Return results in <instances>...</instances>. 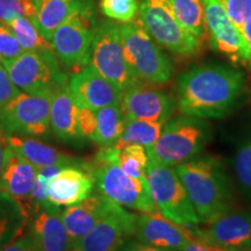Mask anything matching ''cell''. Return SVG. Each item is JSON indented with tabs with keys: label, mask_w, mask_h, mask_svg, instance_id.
<instances>
[{
	"label": "cell",
	"mask_w": 251,
	"mask_h": 251,
	"mask_svg": "<svg viewBox=\"0 0 251 251\" xmlns=\"http://www.w3.org/2000/svg\"><path fill=\"white\" fill-rule=\"evenodd\" d=\"M246 87L242 71L221 64L196 65L177 81L178 107L185 115L221 119L236 106Z\"/></svg>",
	"instance_id": "obj_1"
},
{
	"label": "cell",
	"mask_w": 251,
	"mask_h": 251,
	"mask_svg": "<svg viewBox=\"0 0 251 251\" xmlns=\"http://www.w3.org/2000/svg\"><path fill=\"white\" fill-rule=\"evenodd\" d=\"M200 224L208 225L231 212L233 187L221 159L206 155L175 166Z\"/></svg>",
	"instance_id": "obj_2"
},
{
	"label": "cell",
	"mask_w": 251,
	"mask_h": 251,
	"mask_svg": "<svg viewBox=\"0 0 251 251\" xmlns=\"http://www.w3.org/2000/svg\"><path fill=\"white\" fill-rule=\"evenodd\" d=\"M211 139L208 122L185 115L166 121L156 143L146 151L149 161L176 166L197 157Z\"/></svg>",
	"instance_id": "obj_3"
},
{
	"label": "cell",
	"mask_w": 251,
	"mask_h": 251,
	"mask_svg": "<svg viewBox=\"0 0 251 251\" xmlns=\"http://www.w3.org/2000/svg\"><path fill=\"white\" fill-rule=\"evenodd\" d=\"M126 61L141 83L163 85L171 79L174 65L135 18L119 24Z\"/></svg>",
	"instance_id": "obj_4"
},
{
	"label": "cell",
	"mask_w": 251,
	"mask_h": 251,
	"mask_svg": "<svg viewBox=\"0 0 251 251\" xmlns=\"http://www.w3.org/2000/svg\"><path fill=\"white\" fill-rule=\"evenodd\" d=\"M137 19L151 39L172 54L191 57L202 50L203 40L178 23L169 0H141Z\"/></svg>",
	"instance_id": "obj_5"
},
{
	"label": "cell",
	"mask_w": 251,
	"mask_h": 251,
	"mask_svg": "<svg viewBox=\"0 0 251 251\" xmlns=\"http://www.w3.org/2000/svg\"><path fill=\"white\" fill-rule=\"evenodd\" d=\"M92 175L99 193L119 206L141 213H158L147 178L126 175L119 166L118 158L93 162Z\"/></svg>",
	"instance_id": "obj_6"
},
{
	"label": "cell",
	"mask_w": 251,
	"mask_h": 251,
	"mask_svg": "<svg viewBox=\"0 0 251 251\" xmlns=\"http://www.w3.org/2000/svg\"><path fill=\"white\" fill-rule=\"evenodd\" d=\"M52 92H19L0 109V141L7 135L46 136L50 130Z\"/></svg>",
	"instance_id": "obj_7"
},
{
	"label": "cell",
	"mask_w": 251,
	"mask_h": 251,
	"mask_svg": "<svg viewBox=\"0 0 251 251\" xmlns=\"http://www.w3.org/2000/svg\"><path fill=\"white\" fill-rule=\"evenodd\" d=\"M147 180L153 201L164 218L190 228L200 224L175 168L148 161Z\"/></svg>",
	"instance_id": "obj_8"
},
{
	"label": "cell",
	"mask_w": 251,
	"mask_h": 251,
	"mask_svg": "<svg viewBox=\"0 0 251 251\" xmlns=\"http://www.w3.org/2000/svg\"><path fill=\"white\" fill-rule=\"evenodd\" d=\"M89 65L122 91L141 83L126 61L119 24L112 20L103 21L96 28Z\"/></svg>",
	"instance_id": "obj_9"
},
{
	"label": "cell",
	"mask_w": 251,
	"mask_h": 251,
	"mask_svg": "<svg viewBox=\"0 0 251 251\" xmlns=\"http://www.w3.org/2000/svg\"><path fill=\"white\" fill-rule=\"evenodd\" d=\"M9 78L21 92H52L68 83L59 70L55 52L24 51L11 61L2 62Z\"/></svg>",
	"instance_id": "obj_10"
},
{
	"label": "cell",
	"mask_w": 251,
	"mask_h": 251,
	"mask_svg": "<svg viewBox=\"0 0 251 251\" xmlns=\"http://www.w3.org/2000/svg\"><path fill=\"white\" fill-rule=\"evenodd\" d=\"M96 28L91 4L72 14L50 37L49 42L56 57L69 68L89 64L91 43Z\"/></svg>",
	"instance_id": "obj_11"
},
{
	"label": "cell",
	"mask_w": 251,
	"mask_h": 251,
	"mask_svg": "<svg viewBox=\"0 0 251 251\" xmlns=\"http://www.w3.org/2000/svg\"><path fill=\"white\" fill-rule=\"evenodd\" d=\"M207 35L212 47L235 64L250 63V50L241 31L231 24L220 0H201Z\"/></svg>",
	"instance_id": "obj_12"
},
{
	"label": "cell",
	"mask_w": 251,
	"mask_h": 251,
	"mask_svg": "<svg viewBox=\"0 0 251 251\" xmlns=\"http://www.w3.org/2000/svg\"><path fill=\"white\" fill-rule=\"evenodd\" d=\"M37 169L20 153L5 146L0 172V198L13 201L24 219H31L29 197Z\"/></svg>",
	"instance_id": "obj_13"
},
{
	"label": "cell",
	"mask_w": 251,
	"mask_h": 251,
	"mask_svg": "<svg viewBox=\"0 0 251 251\" xmlns=\"http://www.w3.org/2000/svg\"><path fill=\"white\" fill-rule=\"evenodd\" d=\"M136 214L117 205L78 242L74 251H119L135 235Z\"/></svg>",
	"instance_id": "obj_14"
},
{
	"label": "cell",
	"mask_w": 251,
	"mask_h": 251,
	"mask_svg": "<svg viewBox=\"0 0 251 251\" xmlns=\"http://www.w3.org/2000/svg\"><path fill=\"white\" fill-rule=\"evenodd\" d=\"M120 106L126 119L165 124L174 114L176 103L164 91L137 83L122 91Z\"/></svg>",
	"instance_id": "obj_15"
},
{
	"label": "cell",
	"mask_w": 251,
	"mask_h": 251,
	"mask_svg": "<svg viewBox=\"0 0 251 251\" xmlns=\"http://www.w3.org/2000/svg\"><path fill=\"white\" fill-rule=\"evenodd\" d=\"M135 236L140 243L170 251H179L198 237L193 228L176 224L158 213L137 215Z\"/></svg>",
	"instance_id": "obj_16"
},
{
	"label": "cell",
	"mask_w": 251,
	"mask_h": 251,
	"mask_svg": "<svg viewBox=\"0 0 251 251\" xmlns=\"http://www.w3.org/2000/svg\"><path fill=\"white\" fill-rule=\"evenodd\" d=\"M196 235L213 246L231 251H251V212L228 213L208 227H193Z\"/></svg>",
	"instance_id": "obj_17"
},
{
	"label": "cell",
	"mask_w": 251,
	"mask_h": 251,
	"mask_svg": "<svg viewBox=\"0 0 251 251\" xmlns=\"http://www.w3.org/2000/svg\"><path fill=\"white\" fill-rule=\"evenodd\" d=\"M68 85L77 101L93 111L121 103L122 90L89 64L75 72Z\"/></svg>",
	"instance_id": "obj_18"
},
{
	"label": "cell",
	"mask_w": 251,
	"mask_h": 251,
	"mask_svg": "<svg viewBox=\"0 0 251 251\" xmlns=\"http://www.w3.org/2000/svg\"><path fill=\"white\" fill-rule=\"evenodd\" d=\"M93 186L91 163L63 166L48 183L49 201L58 207L75 205L90 196Z\"/></svg>",
	"instance_id": "obj_19"
},
{
	"label": "cell",
	"mask_w": 251,
	"mask_h": 251,
	"mask_svg": "<svg viewBox=\"0 0 251 251\" xmlns=\"http://www.w3.org/2000/svg\"><path fill=\"white\" fill-rule=\"evenodd\" d=\"M117 205L118 203L113 202L102 194L94 193L75 205L68 206V208L61 213V216L70 241L71 250Z\"/></svg>",
	"instance_id": "obj_20"
},
{
	"label": "cell",
	"mask_w": 251,
	"mask_h": 251,
	"mask_svg": "<svg viewBox=\"0 0 251 251\" xmlns=\"http://www.w3.org/2000/svg\"><path fill=\"white\" fill-rule=\"evenodd\" d=\"M61 209L55 206L43 209L31 219L29 234L35 251H70V241L64 225Z\"/></svg>",
	"instance_id": "obj_21"
},
{
	"label": "cell",
	"mask_w": 251,
	"mask_h": 251,
	"mask_svg": "<svg viewBox=\"0 0 251 251\" xmlns=\"http://www.w3.org/2000/svg\"><path fill=\"white\" fill-rule=\"evenodd\" d=\"M79 103L69 89L68 83L56 87L50 100V129L64 142H76L81 139L78 128Z\"/></svg>",
	"instance_id": "obj_22"
},
{
	"label": "cell",
	"mask_w": 251,
	"mask_h": 251,
	"mask_svg": "<svg viewBox=\"0 0 251 251\" xmlns=\"http://www.w3.org/2000/svg\"><path fill=\"white\" fill-rule=\"evenodd\" d=\"M4 146L11 147L36 169L54 165H77L86 162L81 158L61 152L54 147L41 142L31 136L7 135L4 137Z\"/></svg>",
	"instance_id": "obj_23"
},
{
	"label": "cell",
	"mask_w": 251,
	"mask_h": 251,
	"mask_svg": "<svg viewBox=\"0 0 251 251\" xmlns=\"http://www.w3.org/2000/svg\"><path fill=\"white\" fill-rule=\"evenodd\" d=\"M89 0H37L35 17L31 21L42 36L50 41L52 33L86 5Z\"/></svg>",
	"instance_id": "obj_24"
},
{
	"label": "cell",
	"mask_w": 251,
	"mask_h": 251,
	"mask_svg": "<svg viewBox=\"0 0 251 251\" xmlns=\"http://www.w3.org/2000/svg\"><path fill=\"white\" fill-rule=\"evenodd\" d=\"M96 118L97 127L91 141L101 147L117 143L126 127V117L121 106H107L97 109Z\"/></svg>",
	"instance_id": "obj_25"
},
{
	"label": "cell",
	"mask_w": 251,
	"mask_h": 251,
	"mask_svg": "<svg viewBox=\"0 0 251 251\" xmlns=\"http://www.w3.org/2000/svg\"><path fill=\"white\" fill-rule=\"evenodd\" d=\"M163 125L159 122H149L142 120H131L126 119V127L121 137L114 144L118 148L139 144L148 150L156 143L161 135Z\"/></svg>",
	"instance_id": "obj_26"
},
{
	"label": "cell",
	"mask_w": 251,
	"mask_h": 251,
	"mask_svg": "<svg viewBox=\"0 0 251 251\" xmlns=\"http://www.w3.org/2000/svg\"><path fill=\"white\" fill-rule=\"evenodd\" d=\"M176 19L187 31L205 40L207 29L201 0H169Z\"/></svg>",
	"instance_id": "obj_27"
},
{
	"label": "cell",
	"mask_w": 251,
	"mask_h": 251,
	"mask_svg": "<svg viewBox=\"0 0 251 251\" xmlns=\"http://www.w3.org/2000/svg\"><path fill=\"white\" fill-rule=\"evenodd\" d=\"M20 43L24 51H51V45L29 18L19 17L6 24ZM54 51V50H52Z\"/></svg>",
	"instance_id": "obj_28"
},
{
	"label": "cell",
	"mask_w": 251,
	"mask_h": 251,
	"mask_svg": "<svg viewBox=\"0 0 251 251\" xmlns=\"http://www.w3.org/2000/svg\"><path fill=\"white\" fill-rule=\"evenodd\" d=\"M148 155L146 149L139 144L120 148L118 156L119 166L126 175L135 178H147V164Z\"/></svg>",
	"instance_id": "obj_29"
},
{
	"label": "cell",
	"mask_w": 251,
	"mask_h": 251,
	"mask_svg": "<svg viewBox=\"0 0 251 251\" xmlns=\"http://www.w3.org/2000/svg\"><path fill=\"white\" fill-rule=\"evenodd\" d=\"M100 8L106 17L120 24L130 23L137 17V0H100Z\"/></svg>",
	"instance_id": "obj_30"
},
{
	"label": "cell",
	"mask_w": 251,
	"mask_h": 251,
	"mask_svg": "<svg viewBox=\"0 0 251 251\" xmlns=\"http://www.w3.org/2000/svg\"><path fill=\"white\" fill-rule=\"evenodd\" d=\"M36 7L37 0H0V23L6 25L19 17L33 20Z\"/></svg>",
	"instance_id": "obj_31"
},
{
	"label": "cell",
	"mask_w": 251,
	"mask_h": 251,
	"mask_svg": "<svg viewBox=\"0 0 251 251\" xmlns=\"http://www.w3.org/2000/svg\"><path fill=\"white\" fill-rule=\"evenodd\" d=\"M235 172L243 192L251 196V140L243 143L235 157Z\"/></svg>",
	"instance_id": "obj_32"
},
{
	"label": "cell",
	"mask_w": 251,
	"mask_h": 251,
	"mask_svg": "<svg viewBox=\"0 0 251 251\" xmlns=\"http://www.w3.org/2000/svg\"><path fill=\"white\" fill-rule=\"evenodd\" d=\"M231 24L241 31L251 18V0H220Z\"/></svg>",
	"instance_id": "obj_33"
},
{
	"label": "cell",
	"mask_w": 251,
	"mask_h": 251,
	"mask_svg": "<svg viewBox=\"0 0 251 251\" xmlns=\"http://www.w3.org/2000/svg\"><path fill=\"white\" fill-rule=\"evenodd\" d=\"M24 52L7 25L0 23V63L11 61Z\"/></svg>",
	"instance_id": "obj_34"
},
{
	"label": "cell",
	"mask_w": 251,
	"mask_h": 251,
	"mask_svg": "<svg viewBox=\"0 0 251 251\" xmlns=\"http://www.w3.org/2000/svg\"><path fill=\"white\" fill-rule=\"evenodd\" d=\"M96 127V111L79 103V107H78V128H79L81 139L92 140Z\"/></svg>",
	"instance_id": "obj_35"
},
{
	"label": "cell",
	"mask_w": 251,
	"mask_h": 251,
	"mask_svg": "<svg viewBox=\"0 0 251 251\" xmlns=\"http://www.w3.org/2000/svg\"><path fill=\"white\" fill-rule=\"evenodd\" d=\"M20 228L13 215L5 209H0V251L11 242L12 238Z\"/></svg>",
	"instance_id": "obj_36"
},
{
	"label": "cell",
	"mask_w": 251,
	"mask_h": 251,
	"mask_svg": "<svg viewBox=\"0 0 251 251\" xmlns=\"http://www.w3.org/2000/svg\"><path fill=\"white\" fill-rule=\"evenodd\" d=\"M20 92L9 78L4 65L0 63V109L8 101H11Z\"/></svg>",
	"instance_id": "obj_37"
},
{
	"label": "cell",
	"mask_w": 251,
	"mask_h": 251,
	"mask_svg": "<svg viewBox=\"0 0 251 251\" xmlns=\"http://www.w3.org/2000/svg\"><path fill=\"white\" fill-rule=\"evenodd\" d=\"M1 251H35L31 244L29 234L24 230V226H20L17 234L12 241Z\"/></svg>",
	"instance_id": "obj_38"
},
{
	"label": "cell",
	"mask_w": 251,
	"mask_h": 251,
	"mask_svg": "<svg viewBox=\"0 0 251 251\" xmlns=\"http://www.w3.org/2000/svg\"><path fill=\"white\" fill-rule=\"evenodd\" d=\"M179 251H231L224 249V248H220L213 244L206 242V241L201 240V238L197 237L196 240H193L192 242L187 243L184 248H181Z\"/></svg>",
	"instance_id": "obj_39"
},
{
	"label": "cell",
	"mask_w": 251,
	"mask_h": 251,
	"mask_svg": "<svg viewBox=\"0 0 251 251\" xmlns=\"http://www.w3.org/2000/svg\"><path fill=\"white\" fill-rule=\"evenodd\" d=\"M121 251H170V250L147 246V244H143V243H134V244H130V246L126 247L125 249H122Z\"/></svg>",
	"instance_id": "obj_40"
},
{
	"label": "cell",
	"mask_w": 251,
	"mask_h": 251,
	"mask_svg": "<svg viewBox=\"0 0 251 251\" xmlns=\"http://www.w3.org/2000/svg\"><path fill=\"white\" fill-rule=\"evenodd\" d=\"M241 34H242L243 39L246 40L247 45H248V47H249L250 55H251V18L247 21L246 25H244V26L242 27V29H241ZM249 65L251 67V57H250Z\"/></svg>",
	"instance_id": "obj_41"
},
{
	"label": "cell",
	"mask_w": 251,
	"mask_h": 251,
	"mask_svg": "<svg viewBox=\"0 0 251 251\" xmlns=\"http://www.w3.org/2000/svg\"><path fill=\"white\" fill-rule=\"evenodd\" d=\"M4 144H2L1 141H0V172H1L2 169V161H4Z\"/></svg>",
	"instance_id": "obj_42"
},
{
	"label": "cell",
	"mask_w": 251,
	"mask_h": 251,
	"mask_svg": "<svg viewBox=\"0 0 251 251\" xmlns=\"http://www.w3.org/2000/svg\"><path fill=\"white\" fill-rule=\"evenodd\" d=\"M70 251H74V250H70Z\"/></svg>",
	"instance_id": "obj_43"
}]
</instances>
